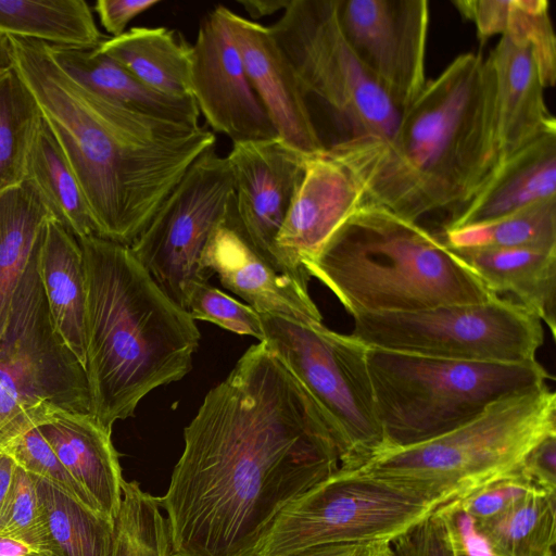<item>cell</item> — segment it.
I'll list each match as a JSON object with an SVG mask.
<instances>
[{
  "mask_svg": "<svg viewBox=\"0 0 556 556\" xmlns=\"http://www.w3.org/2000/svg\"><path fill=\"white\" fill-rule=\"evenodd\" d=\"M340 468L321 409L264 342L184 430L166 511L174 556H254L278 514Z\"/></svg>",
  "mask_w": 556,
  "mask_h": 556,
  "instance_id": "cell-1",
  "label": "cell"
},
{
  "mask_svg": "<svg viewBox=\"0 0 556 556\" xmlns=\"http://www.w3.org/2000/svg\"><path fill=\"white\" fill-rule=\"evenodd\" d=\"M89 207L97 235L130 245L215 135L134 111L92 90L46 42L7 36Z\"/></svg>",
  "mask_w": 556,
  "mask_h": 556,
  "instance_id": "cell-2",
  "label": "cell"
},
{
  "mask_svg": "<svg viewBox=\"0 0 556 556\" xmlns=\"http://www.w3.org/2000/svg\"><path fill=\"white\" fill-rule=\"evenodd\" d=\"M327 150L357 180L365 203L410 222L456 212L500 166L486 58L459 54L427 80L389 140L344 139Z\"/></svg>",
  "mask_w": 556,
  "mask_h": 556,
  "instance_id": "cell-3",
  "label": "cell"
},
{
  "mask_svg": "<svg viewBox=\"0 0 556 556\" xmlns=\"http://www.w3.org/2000/svg\"><path fill=\"white\" fill-rule=\"evenodd\" d=\"M86 276V364L91 414L109 431L152 390L192 367L200 331L134 256L92 235L79 239Z\"/></svg>",
  "mask_w": 556,
  "mask_h": 556,
  "instance_id": "cell-4",
  "label": "cell"
},
{
  "mask_svg": "<svg viewBox=\"0 0 556 556\" xmlns=\"http://www.w3.org/2000/svg\"><path fill=\"white\" fill-rule=\"evenodd\" d=\"M302 267L352 317L481 303L496 296L439 236L368 203Z\"/></svg>",
  "mask_w": 556,
  "mask_h": 556,
  "instance_id": "cell-5",
  "label": "cell"
},
{
  "mask_svg": "<svg viewBox=\"0 0 556 556\" xmlns=\"http://www.w3.org/2000/svg\"><path fill=\"white\" fill-rule=\"evenodd\" d=\"M366 359L384 451L440 437L552 377L536 359L455 361L369 346Z\"/></svg>",
  "mask_w": 556,
  "mask_h": 556,
  "instance_id": "cell-6",
  "label": "cell"
},
{
  "mask_svg": "<svg viewBox=\"0 0 556 556\" xmlns=\"http://www.w3.org/2000/svg\"><path fill=\"white\" fill-rule=\"evenodd\" d=\"M554 433L556 394L544 383L501 397L450 432L383 451L354 469L413 483L447 503L518 470Z\"/></svg>",
  "mask_w": 556,
  "mask_h": 556,
  "instance_id": "cell-7",
  "label": "cell"
},
{
  "mask_svg": "<svg viewBox=\"0 0 556 556\" xmlns=\"http://www.w3.org/2000/svg\"><path fill=\"white\" fill-rule=\"evenodd\" d=\"M37 253L0 338V452L55 412L91 413L85 369L52 324Z\"/></svg>",
  "mask_w": 556,
  "mask_h": 556,
  "instance_id": "cell-8",
  "label": "cell"
},
{
  "mask_svg": "<svg viewBox=\"0 0 556 556\" xmlns=\"http://www.w3.org/2000/svg\"><path fill=\"white\" fill-rule=\"evenodd\" d=\"M265 339L321 409L340 459L354 469L384 451L367 367L368 346L320 323L260 314Z\"/></svg>",
  "mask_w": 556,
  "mask_h": 556,
  "instance_id": "cell-9",
  "label": "cell"
},
{
  "mask_svg": "<svg viewBox=\"0 0 556 556\" xmlns=\"http://www.w3.org/2000/svg\"><path fill=\"white\" fill-rule=\"evenodd\" d=\"M442 504L413 483L339 468L278 514L254 556H283L326 544L391 542Z\"/></svg>",
  "mask_w": 556,
  "mask_h": 556,
  "instance_id": "cell-10",
  "label": "cell"
},
{
  "mask_svg": "<svg viewBox=\"0 0 556 556\" xmlns=\"http://www.w3.org/2000/svg\"><path fill=\"white\" fill-rule=\"evenodd\" d=\"M307 97L314 94L348 129L346 139L387 141L402 111L345 38L337 0H291L268 26Z\"/></svg>",
  "mask_w": 556,
  "mask_h": 556,
  "instance_id": "cell-11",
  "label": "cell"
},
{
  "mask_svg": "<svg viewBox=\"0 0 556 556\" xmlns=\"http://www.w3.org/2000/svg\"><path fill=\"white\" fill-rule=\"evenodd\" d=\"M352 334L369 348L469 362L535 361L542 320L518 303L495 296L481 303L353 317Z\"/></svg>",
  "mask_w": 556,
  "mask_h": 556,
  "instance_id": "cell-12",
  "label": "cell"
},
{
  "mask_svg": "<svg viewBox=\"0 0 556 556\" xmlns=\"http://www.w3.org/2000/svg\"><path fill=\"white\" fill-rule=\"evenodd\" d=\"M233 195L226 157L207 149L189 167L147 227L129 245L159 287L180 307L193 282H207L201 257Z\"/></svg>",
  "mask_w": 556,
  "mask_h": 556,
  "instance_id": "cell-13",
  "label": "cell"
},
{
  "mask_svg": "<svg viewBox=\"0 0 556 556\" xmlns=\"http://www.w3.org/2000/svg\"><path fill=\"white\" fill-rule=\"evenodd\" d=\"M306 157L279 137L232 143L226 156L233 178L229 211L239 233L277 273L308 288L311 277L276 243Z\"/></svg>",
  "mask_w": 556,
  "mask_h": 556,
  "instance_id": "cell-14",
  "label": "cell"
},
{
  "mask_svg": "<svg viewBox=\"0 0 556 556\" xmlns=\"http://www.w3.org/2000/svg\"><path fill=\"white\" fill-rule=\"evenodd\" d=\"M342 31L393 103L405 110L426 86V0H337Z\"/></svg>",
  "mask_w": 556,
  "mask_h": 556,
  "instance_id": "cell-15",
  "label": "cell"
},
{
  "mask_svg": "<svg viewBox=\"0 0 556 556\" xmlns=\"http://www.w3.org/2000/svg\"><path fill=\"white\" fill-rule=\"evenodd\" d=\"M226 11L227 7L218 4L200 23L191 46V97L207 124L232 143L276 138L248 77Z\"/></svg>",
  "mask_w": 556,
  "mask_h": 556,
  "instance_id": "cell-16",
  "label": "cell"
},
{
  "mask_svg": "<svg viewBox=\"0 0 556 556\" xmlns=\"http://www.w3.org/2000/svg\"><path fill=\"white\" fill-rule=\"evenodd\" d=\"M364 204L359 184L327 148L309 155L277 236V247L291 263L303 268L302 263L316 255Z\"/></svg>",
  "mask_w": 556,
  "mask_h": 556,
  "instance_id": "cell-17",
  "label": "cell"
},
{
  "mask_svg": "<svg viewBox=\"0 0 556 556\" xmlns=\"http://www.w3.org/2000/svg\"><path fill=\"white\" fill-rule=\"evenodd\" d=\"M226 15L248 77L278 137L307 156L325 151L307 97L268 26L228 8Z\"/></svg>",
  "mask_w": 556,
  "mask_h": 556,
  "instance_id": "cell-18",
  "label": "cell"
},
{
  "mask_svg": "<svg viewBox=\"0 0 556 556\" xmlns=\"http://www.w3.org/2000/svg\"><path fill=\"white\" fill-rule=\"evenodd\" d=\"M229 206L230 203L205 244L201 257L203 269L210 276L216 275L226 289L258 314L302 323L323 321L308 288L277 273L254 252L236 228Z\"/></svg>",
  "mask_w": 556,
  "mask_h": 556,
  "instance_id": "cell-19",
  "label": "cell"
},
{
  "mask_svg": "<svg viewBox=\"0 0 556 556\" xmlns=\"http://www.w3.org/2000/svg\"><path fill=\"white\" fill-rule=\"evenodd\" d=\"M493 81V129L500 165L541 137L556 130L544 99L534 51L523 39L502 35L486 58Z\"/></svg>",
  "mask_w": 556,
  "mask_h": 556,
  "instance_id": "cell-20",
  "label": "cell"
},
{
  "mask_svg": "<svg viewBox=\"0 0 556 556\" xmlns=\"http://www.w3.org/2000/svg\"><path fill=\"white\" fill-rule=\"evenodd\" d=\"M37 428L100 513L114 520L124 479L112 431L101 426L91 413L67 410L55 412Z\"/></svg>",
  "mask_w": 556,
  "mask_h": 556,
  "instance_id": "cell-21",
  "label": "cell"
},
{
  "mask_svg": "<svg viewBox=\"0 0 556 556\" xmlns=\"http://www.w3.org/2000/svg\"><path fill=\"white\" fill-rule=\"evenodd\" d=\"M556 198V130L508 159L488 184L451 214L443 231L495 220L534 203Z\"/></svg>",
  "mask_w": 556,
  "mask_h": 556,
  "instance_id": "cell-22",
  "label": "cell"
},
{
  "mask_svg": "<svg viewBox=\"0 0 556 556\" xmlns=\"http://www.w3.org/2000/svg\"><path fill=\"white\" fill-rule=\"evenodd\" d=\"M37 264L54 329L85 369L87 292L83 250L78 239L53 216L42 229Z\"/></svg>",
  "mask_w": 556,
  "mask_h": 556,
  "instance_id": "cell-23",
  "label": "cell"
},
{
  "mask_svg": "<svg viewBox=\"0 0 556 556\" xmlns=\"http://www.w3.org/2000/svg\"><path fill=\"white\" fill-rule=\"evenodd\" d=\"M451 249L491 293L505 294L555 334L556 250Z\"/></svg>",
  "mask_w": 556,
  "mask_h": 556,
  "instance_id": "cell-24",
  "label": "cell"
},
{
  "mask_svg": "<svg viewBox=\"0 0 556 556\" xmlns=\"http://www.w3.org/2000/svg\"><path fill=\"white\" fill-rule=\"evenodd\" d=\"M51 47L63 67L98 93L144 115L200 126V111L192 97L178 98L157 92L94 49Z\"/></svg>",
  "mask_w": 556,
  "mask_h": 556,
  "instance_id": "cell-25",
  "label": "cell"
},
{
  "mask_svg": "<svg viewBox=\"0 0 556 556\" xmlns=\"http://www.w3.org/2000/svg\"><path fill=\"white\" fill-rule=\"evenodd\" d=\"M149 88L172 97H191V46L166 27H132L118 37L104 38L94 48Z\"/></svg>",
  "mask_w": 556,
  "mask_h": 556,
  "instance_id": "cell-26",
  "label": "cell"
},
{
  "mask_svg": "<svg viewBox=\"0 0 556 556\" xmlns=\"http://www.w3.org/2000/svg\"><path fill=\"white\" fill-rule=\"evenodd\" d=\"M52 216L26 180L0 193V338L7 328L16 289Z\"/></svg>",
  "mask_w": 556,
  "mask_h": 556,
  "instance_id": "cell-27",
  "label": "cell"
},
{
  "mask_svg": "<svg viewBox=\"0 0 556 556\" xmlns=\"http://www.w3.org/2000/svg\"><path fill=\"white\" fill-rule=\"evenodd\" d=\"M0 34L84 50L104 39L85 0H0Z\"/></svg>",
  "mask_w": 556,
  "mask_h": 556,
  "instance_id": "cell-28",
  "label": "cell"
},
{
  "mask_svg": "<svg viewBox=\"0 0 556 556\" xmlns=\"http://www.w3.org/2000/svg\"><path fill=\"white\" fill-rule=\"evenodd\" d=\"M453 4L478 35H510L529 42L545 88L556 81V37L546 0H458Z\"/></svg>",
  "mask_w": 556,
  "mask_h": 556,
  "instance_id": "cell-29",
  "label": "cell"
},
{
  "mask_svg": "<svg viewBox=\"0 0 556 556\" xmlns=\"http://www.w3.org/2000/svg\"><path fill=\"white\" fill-rule=\"evenodd\" d=\"M25 180L37 190L51 215L78 240L98 236L83 191L43 118L29 153Z\"/></svg>",
  "mask_w": 556,
  "mask_h": 556,
  "instance_id": "cell-30",
  "label": "cell"
},
{
  "mask_svg": "<svg viewBox=\"0 0 556 556\" xmlns=\"http://www.w3.org/2000/svg\"><path fill=\"white\" fill-rule=\"evenodd\" d=\"M475 523L496 556H556V491L536 489L502 515Z\"/></svg>",
  "mask_w": 556,
  "mask_h": 556,
  "instance_id": "cell-31",
  "label": "cell"
},
{
  "mask_svg": "<svg viewBox=\"0 0 556 556\" xmlns=\"http://www.w3.org/2000/svg\"><path fill=\"white\" fill-rule=\"evenodd\" d=\"M54 556H111L114 520L34 476Z\"/></svg>",
  "mask_w": 556,
  "mask_h": 556,
  "instance_id": "cell-32",
  "label": "cell"
},
{
  "mask_svg": "<svg viewBox=\"0 0 556 556\" xmlns=\"http://www.w3.org/2000/svg\"><path fill=\"white\" fill-rule=\"evenodd\" d=\"M457 249L556 250V198L544 200L483 224L443 231Z\"/></svg>",
  "mask_w": 556,
  "mask_h": 556,
  "instance_id": "cell-33",
  "label": "cell"
},
{
  "mask_svg": "<svg viewBox=\"0 0 556 556\" xmlns=\"http://www.w3.org/2000/svg\"><path fill=\"white\" fill-rule=\"evenodd\" d=\"M42 116L13 66L0 74V193L25 180Z\"/></svg>",
  "mask_w": 556,
  "mask_h": 556,
  "instance_id": "cell-34",
  "label": "cell"
},
{
  "mask_svg": "<svg viewBox=\"0 0 556 556\" xmlns=\"http://www.w3.org/2000/svg\"><path fill=\"white\" fill-rule=\"evenodd\" d=\"M111 556H174L157 497L143 491L138 481L123 482Z\"/></svg>",
  "mask_w": 556,
  "mask_h": 556,
  "instance_id": "cell-35",
  "label": "cell"
},
{
  "mask_svg": "<svg viewBox=\"0 0 556 556\" xmlns=\"http://www.w3.org/2000/svg\"><path fill=\"white\" fill-rule=\"evenodd\" d=\"M0 535L23 541L54 556L35 478L17 466L0 522Z\"/></svg>",
  "mask_w": 556,
  "mask_h": 556,
  "instance_id": "cell-36",
  "label": "cell"
},
{
  "mask_svg": "<svg viewBox=\"0 0 556 556\" xmlns=\"http://www.w3.org/2000/svg\"><path fill=\"white\" fill-rule=\"evenodd\" d=\"M185 309L191 317L213 323L240 336H251L260 342L265 334L261 315L210 282H193L185 294Z\"/></svg>",
  "mask_w": 556,
  "mask_h": 556,
  "instance_id": "cell-37",
  "label": "cell"
},
{
  "mask_svg": "<svg viewBox=\"0 0 556 556\" xmlns=\"http://www.w3.org/2000/svg\"><path fill=\"white\" fill-rule=\"evenodd\" d=\"M0 453L11 457L15 465L26 472L48 481L75 501L100 513L90 495L59 460L38 428L22 434Z\"/></svg>",
  "mask_w": 556,
  "mask_h": 556,
  "instance_id": "cell-38",
  "label": "cell"
},
{
  "mask_svg": "<svg viewBox=\"0 0 556 556\" xmlns=\"http://www.w3.org/2000/svg\"><path fill=\"white\" fill-rule=\"evenodd\" d=\"M536 489L519 468L457 500L475 522H482L507 511Z\"/></svg>",
  "mask_w": 556,
  "mask_h": 556,
  "instance_id": "cell-39",
  "label": "cell"
},
{
  "mask_svg": "<svg viewBox=\"0 0 556 556\" xmlns=\"http://www.w3.org/2000/svg\"><path fill=\"white\" fill-rule=\"evenodd\" d=\"M395 556H454L447 529L434 510L391 541Z\"/></svg>",
  "mask_w": 556,
  "mask_h": 556,
  "instance_id": "cell-40",
  "label": "cell"
},
{
  "mask_svg": "<svg viewBox=\"0 0 556 556\" xmlns=\"http://www.w3.org/2000/svg\"><path fill=\"white\" fill-rule=\"evenodd\" d=\"M435 511L447 529L454 556H496L458 500L440 505Z\"/></svg>",
  "mask_w": 556,
  "mask_h": 556,
  "instance_id": "cell-41",
  "label": "cell"
},
{
  "mask_svg": "<svg viewBox=\"0 0 556 556\" xmlns=\"http://www.w3.org/2000/svg\"><path fill=\"white\" fill-rule=\"evenodd\" d=\"M520 469L538 488L556 491V433L541 440L528 453Z\"/></svg>",
  "mask_w": 556,
  "mask_h": 556,
  "instance_id": "cell-42",
  "label": "cell"
},
{
  "mask_svg": "<svg viewBox=\"0 0 556 556\" xmlns=\"http://www.w3.org/2000/svg\"><path fill=\"white\" fill-rule=\"evenodd\" d=\"M160 2V0H98L94 11L102 27L112 37H118L126 31L128 24L135 17Z\"/></svg>",
  "mask_w": 556,
  "mask_h": 556,
  "instance_id": "cell-43",
  "label": "cell"
},
{
  "mask_svg": "<svg viewBox=\"0 0 556 556\" xmlns=\"http://www.w3.org/2000/svg\"><path fill=\"white\" fill-rule=\"evenodd\" d=\"M283 556H395L388 541L312 546Z\"/></svg>",
  "mask_w": 556,
  "mask_h": 556,
  "instance_id": "cell-44",
  "label": "cell"
},
{
  "mask_svg": "<svg viewBox=\"0 0 556 556\" xmlns=\"http://www.w3.org/2000/svg\"><path fill=\"white\" fill-rule=\"evenodd\" d=\"M291 0H240L238 1L250 15L257 20L286 10Z\"/></svg>",
  "mask_w": 556,
  "mask_h": 556,
  "instance_id": "cell-45",
  "label": "cell"
},
{
  "mask_svg": "<svg viewBox=\"0 0 556 556\" xmlns=\"http://www.w3.org/2000/svg\"><path fill=\"white\" fill-rule=\"evenodd\" d=\"M0 556H52L23 541L0 535Z\"/></svg>",
  "mask_w": 556,
  "mask_h": 556,
  "instance_id": "cell-46",
  "label": "cell"
},
{
  "mask_svg": "<svg viewBox=\"0 0 556 556\" xmlns=\"http://www.w3.org/2000/svg\"><path fill=\"white\" fill-rule=\"evenodd\" d=\"M15 468L16 465L12 458L0 453V522L7 505Z\"/></svg>",
  "mask_w": 556,
  "mask_h": 556,
  "instance_id": "cell-47",
  "label": "cell"
},
{
  "mask_svg": "<svg viewBox=\"0 0 556 556\" xmlns=\"http://www.w3.org/2000/svg\"><path fill=\"white\" fill-rule=\"evenodd\" d=\"M12 66L8 37L0 34V74Z\"/></svg>",
  "mask_w": 556,
  "mask_h": 556,
  "instance_id": "cell-48",
  "label": "cell"
}]
</instances>
